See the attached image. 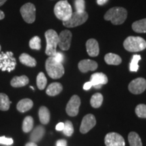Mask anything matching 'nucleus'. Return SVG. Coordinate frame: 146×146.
<instances>
[{"label": "nucleus", "mask_w": 146, "mask_h": 146, "mask_svg": "<svg viewBox=\"0 0 146 146\" xmlns=\"http://www.w3.org/2000/svg\"><path fill=\"white\" fill-rule=\"evenodd\" d=\"M45 36L47 43L45 54L49 56H54L57 52L56 47L58 45V40H59L57 32L53 29H50L45 33Z\"/></svg>", "instance_id": "39448f33"}, {"label": "nucleus", "mask_w": 146, "mask_h": 146, "mask_svg": "<svg viewBox=\"0 0 146 146\" xmlns=\"http://www.w3.org/2000/svg\"><path fill=\"white\" fill-rule=\"evenodd\" d=\"M20 62L23 64L29 67H35L36 65V61L34 58L31 56L30 55L26 54V53H23L19 57Z\"/></svg>", "instance_id": "412c9836"}, {"label": "nucleus", "mask_w": 146, "mask_h": 146, "mask_svg": "<svg viewBox=\"0 0 146 146\" xmlns=\"http://www.w3.org/2000/svg\"><path fill=\"white\" fill-rule=\"evenodd\" d=\"M128 140L130 146H143L141 138L137 133L131 132L128 136Z\"/></svg>", "instance_id": "393cba45"}, {"label": "nucleus", "mask_w": 146, "mask_h": 146, "mask_svg": "<svg viewBox=\"0 0 146 146\" xmlns=\"http://www.w3.org/2000/svg\"><path fill=\"white\" fill-rule=\"evenodd\" d=\"M39 117L40 122L43 125H47L50 120V112L47 108L41 106L39 110Z\"/></svg>", "instance_id": "4be33fe9"}, {"label": "nucleus", "mask_w": 146, "mask_h": 146, "mask_svg": "<svg viewBox=\"0 0 146 146\" xmlns=\"http://www.w3.org/2000/svg\"><path fill=\"white\" fill-rule=\"evenodd\" d=\"M62 131L65 135L68 137L72 135L73 133H74V127H73L72 123L69 120L66 121L64 123V128Z\"/></svg>", "instance_id": "2f4dec72"}, {"label": "nucleus", "mask_w": 146, "mask_h": 146, "mask_svg": "<svg viewBox=\"0 0 146 146\" xmlns=\"http://www.w3.org/2000/svg\"><path fill=\"white\" fill-rule=\"evenodd\" d=\"M45 128L43 126H38L33 131L31 134L30 139L32 142L36 143L41 141V139L43 138V135H45Z\"/></svg>", "instance_id": "f3484780"}, {"label": "nucleus", "mask_w": 146, "mask_h": 146, "mask_svg": "<svg viewBox=\"0 0 146 146\" xmlns=\"http://www.w3.org/2000/svg\"><path fill=\"white\" fill-rule=\"evenodd\" d=\"M33 106V102L32 100L26 98V99L22 100L18 102L16 106V108L20 112L24 113L31 109Z\"/></svg>", "instance_id": "a211bd4d"}, {"label": "nucleus", "mask_w": 146, "mask_h": 146, "mask_svg": "<svg viewBox=\"0 0 146 146\" xmlns=\"http://www.w3.org/2000/svg\"><path fill=\"white\" fill-rule=\"evenodd\" d=\"M10 102L8 96L6 94L1 93L0 94V110L7 111L10 108Z\"/></svg>", "instance_id": "a878e982"}, {"label": "nucleus", "mask_w": 146, "mask_h": 146, "mask_svg": "<svg viewBox=\"0 0 146 146\" xmlns=\"http://www.w3.org/2000/svg\"><path fill=\"white\" fill-rule=\"evenodd\" d=\"M13 139L12 138H7L5 137H0V143L4 145H10L13 143Z\"/></svg>", "instance_id": "f704fd0d"}, {"label": "nucleus", "mask_w": 146, "mask_h": 146, "mask_svg": "<svg viewBox=\"0 0 146 146\" xmlns=\"http://www.w3.org/2000/svg\"><path fill=\"white\" fill-rule=\"evenodd\" d=\"M5 17V14L1 10H0V20H2Z\"/></svg>", "instance_id": "79ce46f5"}, {"label": "nucleus", "mask_w": 146, "mask_h": 146, "mask_svg": "<svg viewBox=\"0 0 146 146\" xmlns=\"http://www.w3.org/2000/svg\"><path fill=\"white\" fill-rule=\"evenodd\" d=\"M141 56L139 55H134L133 56L132 60L130 64V71L131 72H137L139 69L138 62L141 60Z\"/></svg>", "instance_id": "7c9ffc66"}, {"label": "nucleus", "mask_w": 146, "mask_h": 146, "mask_svg": "<svg viewBox=\"0 0 146 146\" xmlns=\"http://www.w3.org/2000/svg\"><path fill=\"white\" fill-rule=\"evenodd\" d=\"M53 57H54V58L56 60V61L62 64L64 60V54L61 52H56V54H55Z\"/></svg>", "instance_id": "c9c22d12"}, {"label": "nucleus", "mask_w": 146, "mask_h": 146, "mask_svg": "<svg viewBox=\"0 0 146 146\" xmlns=\"http://www.w3.org/2000/svg\"><path fill=\"white\" fill-rule=\"evenodd\" d=\"M98 63L94 60L86 59L83 60L78 63V67L81 72L85 73L88 71H94L98 68Z\"/></svg>", "instance_id": "4468645a"}, {"label": "nucleus", "mask_w": 146, "mask_h": 146, "mask_svg": "<svg viewBox=\"0 0 146 146\" xmlns=\"http://www.w3.org/2000/svg\"><path fill=\"white\" fill-rule=\"evenodd\" d=\"M104 18L114 25H122L127 18V11L122 7H114L107 11Z\"/></svg>", "instance_id": "f257e3e1"}, {"label": "nucleus", "mask_w": 146, "mask_h": 146, "mask_svg": "<svg viewBox=\"0 0 146 146\" xmlns=\"http://www.w3.org/2000/svg\"><path fill=\"white\" fill-rule=\"evenodd\" d=\"M108 81L107 76L102 72H96L93 74L91 76L90 82L92 83L93 87L96 85H106Z\"/></svg>", "instance_id": "dca6fc26"}, {"label": "nucleus", "mask_w": 146, "mask_h": 146, "mask_svg": "<svg viewBox=\"0 0 146 146\" xmlns=\"http://www.w3.org/2000/svg\"><path fill=\"white\" fill-rule=\"evenodd\" d=\"M29 79L27 76L22 75L20 76H14L11 80L10 84L13 87H22L29 83Z\"/></svg>", "instance_id": "aec40b11"}, {"label": "nucleus", "mask_w": 146, "mask_h": 146, "mask_svg": "<svg viewBox=\"0 0 146 146\" xmlns=\"http://www.w3.org/2000/svg\"><path fill=\"white\" fill-rule=\"evenodd\" d=\"M104 60L109 65H119L122 62V58L117 54L108 53L105 56Z\"/></svg>", "instance_id": "5701e85b"}, {"label": "nucleus", "mask_w": 146, "mask_h": 146, "mask_svg": "<svg viewBox=\"0 0 146 146\" xmlns=\"http://www.w3.org/2000/svg\"><path fill=\"white\" fill-rule=\"evenodd\" d=\"M64 128V123H59L57 125H56V129L58 131H63Z\"/></svg>", "instance_id": "58836bf2"}, {"label": "nucleus", "mask_w": 146, "mask_h": 146, "mask_svg": "<svg viewBox=\"0 0 146 146\" xmlns=\"http://www.w3.org/2000/svg\"><path fill=\"white\" fill-rule=\"evenodd\" d=\"M103 96L100 93H96L93 95L90 100V104L91 106L94 108H98L101 106L103 103Z\"/></svg>", "instance_id": "bb28decb"}, {"label": "nucleus", "mask_w": 146, "mask_h": 146, "mask_svg": "<svg viewBox=\"0 0 146 146\" xmlns=\"http://www.w3.org/2000/svg\"><path fill=\"white\" fill-rule=\"evenodd\" d=\"M25 146H37L36 143H34V142H29V143H27Z\"/></svg>", "instance_id": "a19ab883"}, {"label": "nucleus", "mask_w": 146, "mask_h": 146, "mask_svg": "<svg viewBox=\"0 0 146 146\" xmlns=\"http://www.w3.org/2000/svg\"><path fill=\"white\" fill-rule=\"evenodd\" d=\"M20 11L22 17L26 23L29 24L34 23L36 18V8L33 3H25L21 7Z\"/></svg>", "instance_id": "6e6552de"}, {"label": "nucleus", "mask_w": 146, "mask_h": 146, "mask_svg": "<svg viewBox=\"0 0 146 146\" xmlns=\"http://www.w3.org/2000/svg\"><path fill=\"white\" fill-rule=\"evenodd\" d=\"M88 14L85 11L83 12H72L68 20L63 21V25L68 28H74L85 23L88 19Z\"/></svg>", "instance_id": "0eeeda50"}, {"label": "nucleus", "mask_w": 146, "mask_h": 146, "mask_svg": "<svg viewBox=\"0 0 146 146\" xmlns=\"http://www.w3.org/2000/svg\"><path fill=\"white\" fill-rule=\"evenodd\" d=\"M16 60L12 52H1L0 54V69L2 71L14 70L16 68Z\"/></svg>", "instance_id": "423d86ee"}, {"label": "nucleus", "mask_w": 146, "mask_h": 146, "mask_svg": "<svg viewBox=\"0 0 146 146\" xmlns=\"http://www.w3.org/2000/svg\"><path fill=\"white\" fill-rule=\"evenodd\" d=\"M96 125V120L94 115L89 114L84 116L80 127V132L83 134L88 133Z\"/></svg>", "instance_id": "ddd939ff"}, {"label": "nucleus", "mask_w": 146, "mask_h": 146, "mask_svg": "<svg viewBox=\"0 0 146 146\" xmlns=\"http://www.w3.org/2000/svg\"><path fill=\"white\" fill-rule=\"evenodd\" d=\"M0 52H1V45H0Z\"/></svg>", "instance_id": "a18cd8bd"}, {"label": "nucleus", "mask_w": 146, "mask_h": 146, "mask_svg": "<svg viewBox=\"0 0 146 146\" xmlns=\"http://www.w3.org/2000/svg\"><path fill=\"white\" fill-rule=\"evenodd\" d=\"M81 105V99L78 96H73L67 104L66 112L70 116H75L78 114L79 107Z\"/></svg>", "instance_id": "9d476101"}, {"label": "nucleus", "mask_w": 146, "mask_h": 146, "mask_svg": "<svg viewBox=\"0 0 146 146\" xmlns=\"http://www.w3.org/2000/svg\"><path fill=\"white\" fill-rule=\"evenodd\" d=\"M135 113L138 117L146 118V105L139 104L135 108Z\"/></svg>", "instance_id": "473e14b6"}, {"label": "nucleus", "mask_w": 146, "mask_h": 146, "mask_svg": "<svg viewBox=\"0 0 146 146\" xmlns=\"http://www.w3.org/2000/svg\"><path fill=\"white\" fill-rule=\"evenodd\" d=\"M72 33L68 30L62 31L58 35V46L62 50L67 51L70 49L71 40H72Z\"/></svg>", "instance_id": "f8f14e48"}, {"label": "nucleus", "mask_w": 146, "mask_h": 146, "mask_svg": "<svg viewBox=\"0 0 146 146\" xmlns=\"http://www.w3.org/2000/svg\"><path fill=\"white\" fill-rule=\"evenodd\" d=\"M146 89V80L143 78H137L129 85V90L133 94H141Z\"/></svg>", "instance_id": "1a4fd4ad"}, {"label": "nucleus", "mask_w": 146, "mask_h": 146, "mask_svg": "<svg viewBox=\"0 0 146 146\" xmlns=\"http://www.w3.org/2000/svg\"><path fill=\"white\" fill-rule=\"evenodd\" d=\"M45 68L48 75L53 79H58L64 74V68L62 64L58 62L53 56H50L45 62Z\"/></svg>", "instance_id": "f03ea898"}, {"label": "nucleus", "mask_w": 146, "mask_h": 146, "mask_svg": "<svg viewBox=\"0 0 146 146\" xmlns=\"http://www.w3.org/2000/svg\"><path fill=\"white\" fill-rule=\"evenodd\" d=\"M47 78L43 72H39L36 76V85L40 90H43L47 85Z\"/></svg>", "instance_id": "c85d7f7f"}, {"label": "nucleus", "mask_w": 146, "mask_h": 146, "mask_svg": "<svg viewBox=\"0 0 146 146\" xmlns=\"http://www.w3.org/2000/svg\"><path fill=\"white\" fill-rule=\"evenodd\" d=\"M132 29L138 33H146V18L134 22L132 25Z\"/></svg>", "instance_id": "b1692460"}, {"label": "nucleus", "mask_w": 146, "mask_h": 146, "mask_svg": "<svg viewBox=\"0 0 146 146\" xmlns=\"http://www.w3.org/2000/svg\"><path fill=\"white\" fill-rule=\"evenodd\" d=\"M63 89L62 85L60 83H51L46 89V94L50 96H56L62 92Z\"/></svg>", "instance_id": "6ab92c4d"}, {"label": "nucleus", "mask_w": 146, "mask_h": 146, "mask_svg": "<svg viewBox=\"0 0 146 146\" xmlns=\"http://www.w3.org/2000/svg\"><path fill=\"white\" fill-rule=\"evenodd\" d=\"M54 12L55 15L62 21H66L70 18L72 14L71 5L67 0H62L55 5Z\"/></svg>", "instance_id": "20e7f679"}, {"label": "nucleus", "mask_w": 146, "mask_h": 146, "mask_svg": "<svg viewBox=\"0 0 146 146\" xmlns=\"http://www.w3.org/2000/svg\"><path fill=\"white\" fill-rule=\"evenodd\" d=\"M74 5H75L76 12H83L85 9V0H75L74 1Z\"/></svg>", "instance_id": "72a5a7b5"}, {"label": "nucleus", "mask_w": 146, "mask_h": 146, "mask_svg": "<svg viewBox=\"0 0 146 146\" xmlns=\"http://www.w3.org/2000/svg\"><path fill=\"white\" fill-rule=\"evenodd\" d=\"M106 146H125L123 137L117 133H109L106 135L104 139Z\"/></svg>", "instance_id": "9b49d317"}, {"label": "nucleus", "mask_w": 146, "mask_h": 146, "mask_svg": "<svg viewBox=\"0 0 146 146\" xmlns=\"http://www.w3.org/2000/svg\"><path fill=\"white\" fill-rule=\"evenodd\" d=\"M125 49L128 52H138L146 48V41L141 36H128L123 43Z\"/></svg>", "instance_id": "7ed1b4c3"}, {"label": "nucleus", "mask_w": 146, "mask_h": 146, "mask_svg": "<svg viewBox=\"0 0 146 146\" xmlns=\"http://www.w3.org/2000/svg\"><path fill=\"white\" fill-rule=\"evenodd\" d=\"M33 118L31 116H27L23 120V130L25 133H29L33 128Z\"/></svg>", "instance_id": "cd10ccee"}, {"label": "nucleus", "mask_w": 146, "mask_h": 146, "mask_svg": "<svg viewBox=\"0 0 146 146\" xmlns=\"http://www.w3.org/2000/svg\"><path fill=\"white\" fill-rule=\"evenodd\" d=\"M7 0H0V6L3 5L4 3L6 2Z\"/></svg>", "instance_id": "37998d69"}, {"label": "nucleus", "mask_w": 146, "mask_h": 146, "mask_svg": "<svg viewBox=\"0 0 146 146\" xmlns=\"http://www.w3.org/2000/svg\"><path fill=\"white\" fill-rule=\"evenodd\" d=\"M31 87V89H33V90H35V89H34V87H32V86H31V87Z\"/></svg>", "instance_id": "c03bdc74"}, {"label": "nucleus", "mask_w": 146, "mask_h": 146, "mask_svg": "<svg viewBox=\"0 0 146 146\" xmlns=\"http://www.w3.org/2000/svg\"><path fill=\"white\" fill-rule=\"evenodd\" d=\"M92 87H93L92 83H91L90 81L87 82V83H85V84H84L83 89L84 90H89V89H90Z\"/></svg>", "instance_id": "4c0bfd02"}, {"label": "nucleus", "mask_w": 146, "mask_h": 146, "mask_svg": "<svg viewBox=\"0 0 146 146\" xmlns=\"http://www.w3.org/2000/svg\"><path fill=\"white\" fill-rule=\"evenodd\" d=\"M87 52L91 57H96L99 55L100 47L98 42L95 39H90L86 42Z\"/></svg>", "instance_id": "2eb2a0df"}, {"label": "nucleus", "mask_w": 146, "mask_h": 146, "mask_svg": "<svg viewBox=\"0 0 146 146\" xmlns=\"http://www.w3.org/2000/svg\"><path fill=\"white\" fill-rule=\"evenodd\" d=\"M108 1V0H97V2H98V3L99 5H102L105 4Z\"/></svg>", "instance_id": "ea45409f"}, {"label": "nucleus", "mask_w": 146, "mask_h": 146, "mask_svg": "<svg viewBox=\"0 0 146 146\" xmlns=\"http://www.w3.org/2000/svg\"><path fill=\"white\" fill-rule=\"evenodd\" d=\"M29 46L32 50H39L41 49V39L38 36L33 37L29 41Z\"/></svg>", "instance_id": "c756f323"}, {"label": "nucleus", "mask_w": 146, "mask_h": 146, "mask_svg": "<svg viewBox=\"0 0 146 146\" xmlns=\"http://www.w3.org/2000/svg\"><path fill=\"white\" fill-rule=\"evenodd\" d=\"M56 146H67V141L65 139H60L56 142Z\"/></svg>", "instance_id": "e433bc0d"}]
</instances>
